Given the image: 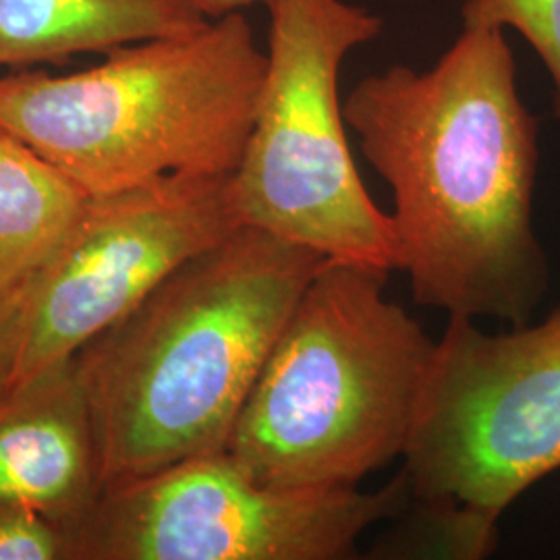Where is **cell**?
<instances>
[{"mask_svg":"<svg viewBox=\"0 0 560 560\" xmlns=\"http://www.w3.org/2000/svg\"><path fill=\"white\" fill-rule=\"evenodd\" d=\"M342 113L393 191L397 270L416 303L532 320L552 277L534 226L540 125L504 32L463 27L428 71L363 78Z\"/></svg>","mask_w":560,"mask_h":560,"instance_id":"cell-1","label":"cell"},{"mask_svg":"<svg viewBox=\"0 0 560 560\" xmlns=\"http://www.w3.org/2000/svg\"><path fill=\"white\" fill-rule=\"evenodd\" d=\"M324 261L240 226L81 349L104 488L226 451L264 363Z\"/></svg>","mask_w":560,"mask_h":560,"instance_id":"cell-2","label":"cell"},{"mask_svg":"<svg viewBox=\"0 0 560 560\" xmlns=\"http://www.w3.org/2000/svg\"><path fill=\"white\" fill-rule=\"evenodd\" d=\"M386 279L326 260L301 293L226 444L254 480L347 490L402 457L436 340Z\"/></svg>","mask_w":560,"mask_h":560,"instance_id":"cell-3","label":"cell"},{"mask_svg":"<svg viewBox=\"0 0 560 560\" xmlns=\"http://www.w3.org/2000/svg\"><path fill=\"white\" fill-rule=\"evenodd\" d=\"M266 52L241 13L131 42L69 75L0 78V125L88 196L171 175H233L252 133Z\"/></svg>","mask_w":560,"mask_h":560,"instance_id":"cell-4","label":"cell"},{"mask_svg":"<svg viewBox=\"0 0 560 560\" xmlns=\"http://www.w3.org/2000/svg\"><path fill=\"white\" fill-rule=\"evenodd\" d=\"M266 78L231 191L243 226L326 260L397 270L388 212L368 194L339 101L340 65L381 36L382 20L345 0H261Z\"/></svg>","mask_w":560,"mask_h":560,"instance_id":"cell-5","label":"cell"},{"mask_svg":"<svg viewBox=\"0 0 560 560\" xmlns=\"http://www.w3.org/2000/svg\"><path fill=\"white\" fill-rule=\"evenodd\" d=\"M402 460L411 501L497 523L560 471V303L497 335L448 316Z\"/></svg>","mask_w":560,"mask_h":560,"instance_id":"cell-6","label":"cell"},{"mask_svg":"<svg viewBox=\"0 0 560 560\" xmlns=\"http://www.w3.org/2000/svg\"><path fill=\"white\" fill-rule=\"evenodd\" d=\"M411 502L405 474L381 490H279L229 451L102 490L65 529L67 560H345Z\"/></svg>","mask_w":560,"mask_h":560,"instance_id":"cell-7","label":"cell"},{"mask_svg":"<svg viewBox=\"0 0 560 560\" xmlns=\"http://www.w3.org/2000/svg\"><path fill=\"white\" fill-rule=\"evenodd\" d=\"M231 179L171 175L90 196L57 254L15 293L7 390L78 358L185 261L243 226Z\"/></svg>","mask_w":560,"mask_h":560,"instance_id":"cell-8","label":"cell"},{"mask_svg":"<svg viewBox=\"0 0 560 560\" xmlns=\"http://www.w3.org/2000/svg\"><path fill=\"white\" fill-rule=\"evenodd\" d=\"M98 444L78 358L0 395V511L80 521L101 499Z\"/></svg>","mask_w":560,"mask_h":560,"instance_id":"cell-9","label":"cell"},{"mask_svg":"<svg viewBox=\"0 0 560 560\" xmlns=\"http://www.w3.org/2000/svg\"><path fill=\"white\" fill-rule=\"evenodd\" d=\"M208 21L185 0H0V67L187 36Z\"/></svg>","mask_w":560,"mask_h":560,"instance_id":"cell-10","label":"cell"},{"mask_svg":"<svg viewBox=\"0 0 560 560\" xmlns=\"http://www.w3.org/2000/svg\"><path fill=\"white\" fill-rule=\"evenodd\" d=\"M88 194L0 125V293L15 295L50 260Z\"/></svg>","mask_w":560,"mask_h":560,"instance_id":"cell-11","label":"cell"},{"mask_svg":"<svg viewBox=\"0 0 560 560\" xmlns=\"http://www.w3.org/2000/svg\"><path fill=\"white\" fill-rule=\"evenodd\" d=\"M463 27L517 30L555 81L560 119V0H465Z\"/></svg>","mask_w":560,"mask_h":560,"instance_id":"cell-12","label":"cell"},{"mask_svg":"<svg viewBox=\"0 0 560 560\" xmlns=\"http://www.w3.org/2000/svg\"><path fill=\"white\" fill-rule=\"evenodd\" d=\"M0 560H67L65 529L36 511H0Z\"/></svg>","mask_w":560,"mask_h":560,"instance_id":"cell-13","label":"cell"},{"mask_svg":"<svg viewBox=\"0 0 560 560\" xmlns=\"http://www.w3.org/2000/svg\"><path fill=\"white\" fill-rule=\"evenodd\" d=\"M13 312H15V295L0 293V395L7 390V382L11 374Z\"/></svg>","mask_w":560,"mask_h":560,"instance_id":"cell-14","label":"cell"},{"mask_svg":"<svg viewBox=\"0 0 560 560\" xmlns=\"http://www.w3.org/2000/svg\"><path fill=\"white\" fill-rule=\"evenodd\" d=\"M191 4L206 20H221L224 15L240 13L241 9L252 7L261 0H185Z\"/></svg>","mask_w":560,"mask_h":560,"instance_id":"cell-15","label":"cell"}]
</instances>
